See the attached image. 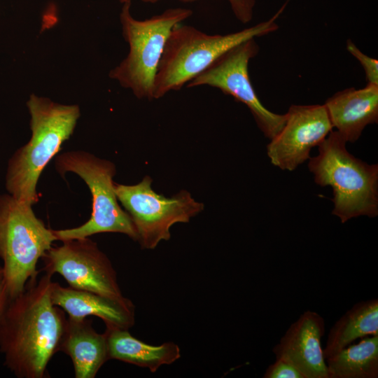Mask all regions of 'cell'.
Returning a JSON list of instances; mask_svg holds the SVG:
<instances>
[{
    "instance_id": "8",
    "label": "cell",
    "mask_w": 378,
    "mask_h": 378,
    "mask_svg": "<svg viewBox=\"0 0 378 378\" xmlns=\"http://www.w3.org/2000/svg\"><path fill=\"white\" fill-rule=\"evenodd\" d=\"M152 178L146 176L138 183H115L118 202L130 216L136 232V241L144 249H154L171 237L176 223H188L204 208L190 193L181 190L172 197L158 194L152 188Z\"/></svg>"
},
{
    "instance_id": "18",
    "label": "cell",
    "mask_w": 378,
    "mask_h": 378,
    "mask_svg": "<svg viewBox=\"0 0 378 378\" xmlns=\"http://www.w3.org/2000/svg\"><path fill=\"white\" fill-rule=\"evenodd\" d=\"M326 361L328 378H377L378 335L364 337Z\"/></svg>"
},
{
    "instance_id": "15",
    "label": "cell",
    "mask_w": 378,
    "mask_h": 378,
    "mask_svg": "<svg viewBox=\"0 0 378 378\" xmlns=\"http://www.w3.org/2000/svg\"><path fill=\"white\" fill-rule=\"evenodd\" d=\"M92 321L86 318H67L59 351L71 359L76 378H94L108 360V344L105 332L99 333Z\"/></svg>"
},
{
    "instance_id": "23",
    "label": "cell",
    "mask_w": 378,
    "mask_h": 378,
    "mask_svg": "<svg viewBox=\"0 0 378 378\" xmlns=\"http://www.w3.org/2000/svg\"><path fill=\"white\" fill-rule=\"evenodd\" d=\"M120 3H126V2H131L132 0H118ZM142 1L144 2H146V3H156L158 2V1L160 0H141ZM184 2H192V1H197V0H182Z\"/></svg>"
},
{
    "instance_id": "20",
    "label": "cell",
    "mask_w": 378,
    "mask_h": 378,
    "mask_svg": "<svg viewBox=\"0 0 378 378\" xmlns=\"http://www.w3.org/2000/svg\"><path fill=\"white\" fill-rule=\"evenodd\" d=\"M263 378H305L304 374L292 363L279 358L270 365Z\"/></svg>"
},
{
    "instance_id": "19",
    "label": "cell",
    "mask_w": 378,
    "mask_h": 378,
    "mask_svg": "<svg viewBox=\"0 0 378 378\" xmlns=\"http://www.w3.org/2000/svg\"><path fill=\"white\" fill-rule=\"evenodd\" d=\"M347 51L362 66L367 80V85L378 86V60L363 53L350 39L346 41Z\"/></svg>"
},
{
    "instance_id": "12",
    "label": "cell",
    "mask_w": 378,
    "mask_h": 378,
    "mask_svg": "<svg viewBox=\"0 0 378 378\" xmlns=\"http://www.w3.org/2000/svg\"><path fill=\"white\" fill-rule=\"evenodd\" d=\"M324 332V318L307 310L290 324L272 351L276 358L295 365L305 378H328L321 346Z\"/></svg>"
},
{
    "instance_id": "3",
    "label": "cell",
    "mask_w": 378,
    "mask_h": 378,
    "mask_svg": "<svg viewBox=\"0 0 378 378\" xmlns=\"http://www.w3.org/2000/svg\"><path fill=\"white\" fill-rule=\"evenodd\" d=\"M27 105L31 136L10 158L6 187L13 197L32 206L38 200L40 175L74 132L80 109L77 105L60 104L34 94Z\"/></svg>"
},
{
    "instance_id": "7",
    "label": "cell",
    "mask_w": 378,
    "mask_h": 378,
    "mask_svg": "<svg viewBox=\"0 0 378 378\" xmlns=\"http://www.w3.org/2000/svg\"><path fill=\"white\" fill-rule=\"evenodd\" d=\"M56 169L62 175L73 172L88 186L92 195V214L83 225L74 228L53 230L57 240L82 239L103 232L122 233L136 241V232L128 214L122 209L115 191V164L83 151L59 155Z\"/></svg>"
},
{
    "instance_id": "4",
    "label": "cell",
    "mask_w": 378,
    "mask_h": 378,
    "mask_svg": "<svg viewBox=\"0 0 378 378\" xmlns=\"http://www.w3.org/2000/svg\"><path fill=\"white\" fill-rule=\"evenodd\" d=\"M346 144L337 131L332 130L318 146V155L310 158L308 164L314 182L332 188V214L342 223L360 216L378 215V165L354 157Z\"/></svg>"
},
{
    "instance_id": "1",
    "label": "cell",
    "mask_w": 378,
    "mask_h": 378,
    "mask_svg": "<svg viewBox=\"0 0 378 378\" xmlns=\"http://www.w3.org/2000/svg\"><path fill=\"white\" fill-rule=\"evenodd\" d=\"M52 275L29 282L10 299L0 321L4 365L18 378H44L59 351L66 318L51 300Z\"/></svg>"
},
{
    "instance_id": "21",
    "label": "cell",
    "mask_w": 378,
    "mask_h": 378,
    "mask_svg": "<svg viewBox=\"0 0 378 378\" xmlns=\"http://www.w3.org/2000/svg\"><path fill=\"white\" fill-rule=\"evenodd\" d=\"M235 18L241 23L246 24L253 17L255 0H227Z\"/></svg>"
},
{
    "instance_id": "22",
    "label": "cell",
    "mask_w": 378,
    "mask_h": 378,
    "mask_svg": "<svg viewBox=\"0 0 378 378\" xmlns=\"http://www.w3.org/2000/svg\"><path fill=\"white\" fill-rule=\"evenodd\" d=\"M10 296L7 290L4 272L0 265V321L10 300Z\"/></svg>"
},
{
    "instance_id": "13",
    "label": "cell",
    "mask_w": 378,
    "mask_h": 378,
    "mask_svg": "<svg viewBox=\"0 0 378 378\" xmlns=\"http://www.w3.org/2000/svg\"><path fill=\"white\" fill-rule=\"evenodd\" d=\"M50 296L52 303L73 319L89 316L101 318L106 328L129 330L134 325L135 309L128 298L115 299L93 292L52 283Z\"/></svg>"
},
{
    "instance_id": "16",
    "label": "cell",
    "mask_w": 378,
    "mask_h": 378,
    "mask_svg": "<svg viewBox=\"0 0 378 378\" xmlns=\"http://www.w3.org/2000/svg\"><path fill=\"white\" fill-rule=\"evenodd\" d=\"M127 329L106 328L109 359L118 360L155 372L162 365H171L181 357L179 346L167 342L158 346L133 337Z\"/></svg>"
},
{
    "instance_id": "2",
    "label": "cell",
    "mask_w": 378,
    "mask_h": 378,
    "mask_svg": "<svg viewBox=\"0 0 378 378\" xmlns=\"http://www.w3.org/2000/svg\"><path fill=\"white\" fill-rule=\"evenodd\" d=\"M288 2V0L270 19L227 34H208L181 23L174 26L158 65L153 99L162 98L171 91L181 90L234 46L276 31L279 29L277 20Z\"/></svg>"
},
{
    "instance_id": "17",
    "label": "cell",
    "mask_w": 378,
    "mask_h": 378,
    "mask_svg": "<svg viewBox=\"0 0 378 378\" xmlns=\"http://www.w3.org/2000/svg\"><path fill=\"white\" fill-rule=\"evenodd\" d=\"M378 335V300L356 303L330 329L323 349L326 360L358 338Z\"/></svg>"
},
{
    "instance_id": "9",
    "label": "cell",
    "mask_w": 378,
    "mask_h": 378,
    "mask_svg": "<svg viewBox=\"0 0 378 378\" xmlns=\"http://www.w3.org/2000/svg\"><path fill=\"white\" fill-rule=\"evenodd\" d=\"M259 51L255 38L231 48L186 84L188 88L207 85L218 88L245 104L258 128L270 140L283 127L286 114L267 109L260 101L250 80L248 64Z\"/></svg>"
},
{
    "instance_id": "11",
    "label": "cell",
    "mask_w": 378,
    "mask_h": 378,
    "mask_svg": "<svg viewBox=\"0 0 378 378\" xmlns=\"http://www.w3.org/2000/svg\"><path fill=\"white\" fill-rule=\"evenodd\" d=\"M285 123L267 146L271 163L282 170L293 171L310 158L311 150L332 130L324 104L291 105Z\"/></svg>"
},
{
    "instance_id": "5",
    "label": "cell",
    "mask_w": 378,
    "mask_h": 378,
    "mask_svg": "<svg viewBox=\"0 0 378 378\" xmlns=\"http://www.w3.org/2000/svg\"><path fill=\"white\" fill-rule=\"evenodd\" d=\"M57 238L32 206L0 195V258L10 298L37 279V264Z\"/></svg>"
},
{
    "instance_id": "6",
    "label": "cell",
    "mask_w": 378,
    "mask_h": 378,
    "mask_svg": "<svg viewBox=\"0 0 378 378\" xmlns=\"http://www.w3.org/2000/svg\"><path fill=\"white\" fill-rule=\"evenodd\" d=\"M131 2L123 4L120 20L129 44L127 56L110 71L109 76L138 99H153L154 81L168 36L178 24L192 15L186 8H170L150 18L139 20L130 13Z\"/></svg>"
},
{
    "instance_id": "14",
    "label": "cell",
    "mask_w": 378,
    "mask_h": 378,
    "mask_svg": "<svg viewBox=\"0 0 378 378\" xmlns=\"http://www.w3.org/2000/svg\"><path fill=\"white\" fill-rule=\"evenodd\" d=\"M332 127L346 142L357 141L365 127L378 121V86L353 87L335 93L325 102Z\"/></svg>"
},
{
    "instance_id": "10",
    "label": "cell",
    "mask_w": 378,
    "mask_h": 378,
    "mask_svg": "<svg viewBox=\"0 0 378 378\" xmlns=\"http://www.w3.org/2000/svg\"><path fill=\"white\" fill-rule=\"evenodd\" d=\"M41 258L42 271L59 274L69 286L115 299H124L117 273L108 256L89 237L62 241Z\"/></svg>"
}]
</instances>
